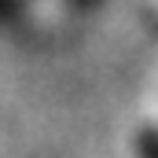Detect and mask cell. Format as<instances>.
Listing matches in <instances>:
<instances>
[{
    "mask_svg": "<svg viewBox=\"0 0 158 158\" xmlns=\"http://www.w3.org/2000/svg\"><path fill=\"white\" fill-rule=\"evenodd\" d=\"M136 151H140V158H158V125H147L136 136Z\"/></svg>",
    "mask_w": 158,
    "mask_h": 158,
    "instance_id": "cell-1",
    "label": "cell"
}]
</instances>
